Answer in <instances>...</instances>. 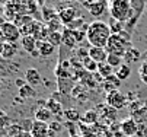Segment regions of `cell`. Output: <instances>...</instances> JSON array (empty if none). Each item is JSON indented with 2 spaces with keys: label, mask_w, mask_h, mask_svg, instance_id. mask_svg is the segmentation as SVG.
I'll return each mask as SVG.
<instances>
[{
  "label": "cell",
  "mask_w": 147,
  "mask_h": 137,
  "mask_svg": "<svg viewBox=\"0 0 147 137\" xmlns=\"http://www.w3.org/2000/svg\"><path fill=\"white\" fill-rule=\"evenodd\" d=\"M31 134H32V137H48L50 136V124L34 120Z\"/></svg>",
  "instance_id": "cell-10"
},
{
  "label": "cell",
  "mask_w": 147,
  "mask_h": 137,
  "mask_svg": "<svg viewBox=\"0 0 147 137\" xmlns=\"http://www.w3.org/2000/svg\"><path fill=\"white\" fill-rule=\"evenodd\" d=\"M89 57L92 58L93 61H96L98 64L107 61L108 58V53L105 48H99V47H90L89 48Z\"/></svg>",
  "instance_id": "cell-12"
},
{
  "label": "cell",
  "mask_w": 147,
  "mask_h": 137,
  "mask_svg": "<svg viewBox=\"0 0 147 137\" xmlns=\"http://www.w3.org/2000/svg\"><path fill=\"white\" fill-rule=\"evenodd\" d=\"M61 34H63V45H64L67 50H74L76 45H77V43H76L74 36H73V31L64 28V29L61 31Z\"/></svg>",
  "instance_id": "cell-16"
},
{
  "label": "cell",
  "mask_w": 147,
  "mask_h": 137,
  "mask_svg": "<svg viewBox=\"0 0 147 137\" xmlns=\"http://www.w3.org/2000/svg\"><path fill=\"white\" fill-rule=\"evenodd\" d=\"M70 137H82V136H79V134H74V136H70Z\"/></svg>",
  "instance_id": "cell-48"
},
{
  "label": "cell",
  "mask_w": 147,
  "mask_h": 137,
  "mask_svg": "<svg viewBox=\"0 0 147 137\" xmlns=\"http://www.w3.org/2000/svg\"><path fill=\"white\" fill-rule=\"evenodd\" d=\"M25 80L31 86H38L42 82V77H41V73L38 69H28L25 72Z\"/></svg>",
  "instance_id": "cell-15"
},
{
  "label": "cell",
  "mask_w": 147,
  "mask_h": 137,
  "mask_svg": "<svg viewBox=\"0 0 147 137\" xmlns=\"http://www.w3.org/2000/svg\"><path fill=\"white\" fill-rule=\"evenodd\" d=\"M36 40L32 36V35H26V36H22L20 38V45H22V48L26 51V53H29L32 57H36V55H39V53H38V50H36Z\"/></svg>",
  "instance_id": "cell-9"
},
{
  "label": "cell",
  "mask_w": 147,
  "mask_h": 137,
  "mask_svg": "<svg viewBox=\"0 0 147 137\" xmlns=\"http://www.w3.org/2000/svg\"><path fill=\"white\" fill-rule=\"evenodd\" d=\"M86 24H85V18H77V19H74L73 22H70L69 25H66L64 28H67V29H70V31H77V29H80V28H83Z\"/></svg>",
  "instance_id": "cell-36"
},
{
  "label": "cell",
  "mask_w": 147,
  "mask_h": 137,
  "mask_svg": "<svg viewBox=\"0 0 147 137\" xmlns=\"http://www.w3.org/2000/svg\"><path fill=\"white\" fill-rule=\"evenodd\" d=\"M51 118H53V114L45 107H41V108H38L35 111V120L36 121H42V123H48L50 124Z\"/></svg>",
  "instance_id": "cell-21"
},
{
  "label": "cell",
  "mask_w": 147,
  "mask_h": 137,
  "mask_svg": "<svg viewBox=\"0 0 147 137\" xmlns=\"http://www.w3.org/2000/svg\"><path fill=\"white\" fill-rule=\"evenodd\" d=\"M36 50H38V53H39L41 57H50V55L54 54L55 47L51 45L48 41H38L36 43Z\"/></svg>",
  "instance_id": "cell-18"
},
{
  "label": "cell",
  "mask_w": 147,
  "mask_h": 137,
  "mask_svg": "<svg viewBox=\"0 0 147 137\" xmlns=\"http://www.w3.org/2000/svg\"><path fill=\"white\" fill-rule=\"evenodd\" d=\"M15 54H16V44L5 43L3 53H2V58H5V60H10V58L15 57Z\"/></svg>",
  "instance_id": "cell-26"
},
{
  "label": "cell",
  "mask_w": 147,
  "mask_h": 137,
  "mask_svg": "<svg viewBox=\"0 0 147 137\" xmlns=\"http://www.w3.org/2000/svg\"><path fill=\"white\" fill-rule=\"evenodd\" d=\"M24 137H32V134H31V133H25Z\"/></svg>",
  "instance_id": "cell-46"
},
{
  "label": "cell",
  "mask_w": 147,
  "mask_h": 137,
  "mask_svg": "<svg viewBox=\"0 0 147 137\" xmlns=\"http://www.w3.org/2000/svg\"><path fill=\"white\" fill-rule=\"evenodd\" d=\"M107 105H109L114 109L119 111V109L127 108L130 105V101H128V98L124 93H121L119 90H114V92L107 95Z\"/></svg>",
  "instance_id": "cell-4"
},
{
  "label": "cell",
  "mask_w": 147,
  "mask_h": 137,
  "mask_svg": "<svg viewBox=\"0 0 147 137\" xmlns=\"http://www.w3.org/2000/svg\"><path fill=\"white\" fill-rule=\"evenodd\" d=\"M0 29H2V32H3V35L6 38V43L16 44L18 41H20V38H22V35H20V29L12 21H6Z\"/></svg>",
  "instance_id": "cell-5"
},
{
  "label": "cell",
  "mask_w": 147,
  "mask_h": 137,
  "mask_svg": "<svg viewBox=\"0 0 147 137\" xmlns=\"http://www.w3.org/2000/svg\"><path fill=\"white\" fill-rule=\"evenodd\" d=\"M111 35H112V32H111L108 24H105L102 21H95V22L89 24L86 40L89 41L90 47L105 48L107 44H108V41H109Z\"/></svg>",
  "instance_id": "cell-1"
},
{
  "label": "cell",
  "mask_w": 147,
  "mask_h": 137,
  "mask_svg": "<svg viewBox=\"0 0 147 137\" xmlns=\"http://www.w3.org/2000/svg\"><path fill=\"white\" fill-rule=\"evenodd\" d=\"M45 108H48V111L53 114V115H55V117H58V120H61L60 117L64 114V111H63V105H61V102L60 101H57V99H54V98H48V99L45 101Z\"/></svg>",
  "instance_id": "cell-13"
},
{
  "label": "cell",
  "mask_w": 147,
  "mask_h": 137,
  "mask_svg": "<svg viewBox=\"0 0 147 137\" xmlns=\"http://www.w3.org/2000/svg\"><path fill=\"white\" fill-rule=\"evenodd\" d=\"M57 82H58V89H60V93H71V90H73V88H74V85L71 83V80H70V77L69 79H57Z\"/></svg>",
  "instance_id": "cell-24"
},
{
  "label": "cell",
  "mask_w": 147,
  "mask_h": 137,
  "mask_svg": "<svg viewBox=\"0 0 147 137\" xmlns=\"http://www.w3.org/2000/svg\"><path fill=\"white\" fill-rule=\"evenodd\" d=\"M0 43H6V38H5V35H3V32H2V29H0Z\"/></svg>",
  "instance_id": "cell-42"
},
{
  "label": "cell",
  "mask_w": 147,
  "mask_h": 137,
  "mask_svg": "<svg viewBox=\"0 0 147 137\" xmlns=\"http://www.w3.org/2000/svg\"><path fill=\"white\" fill-rule=\"evenodd\" d=\"M138 76H140V79L141 82H144L147 85V61H143L140 69H138Z\"/></svg>",
  "instance_id": "cell-38"
},
{
  "label": "cell",
  "mask_w": 147,
  "mask_h": 137,
  "mask_svg": "<svg viewBox=\"0 0 147 137\" xmlns=\"http://www.w3.org/2000/svg\"><path fill=\"white\" fill-rule=\"evenodd\" d=\"M98 73L103 77V79H107V77H109V76L115 74L114 67H111L107 61H103V63H100V64L98 66Z\"/></svg>",
  "instance_id": "cell-27"
},
{
  "label": "cell",
  "mask_w": 147,
  "mask_h": 137,
  "mask_svg": "<svg viewBox=\"0 0 147 137\" xmlns=\"http://www.w3.org/2000/svg\"><path fill=\"white\" fill-rule=\"evenodd\" d=\"M61 3H67V2H73V0H60Z\"/></svg>",
  "instance_id": "cell-47"
},
{
  "label": "cell",
  "mask_w": 147,
  "mask_h": 137,
  "mask_svg": "<svg viewBox=\"0 0 147 137\" xmlns=\"http://www.w3.org/2000/svg\"><path fill=\"white\" fill-rule=\"evenodd\" d=\"M131 47V38H130V32L124 31L121 32L119 35H111L109 41L107 44V47H105V50H107L108 54H115V55H119L124 58L125 53H127V50Z\"/></svg>",
  "instance_id": "cell-2"
},
{
  "label": "cell",
  "mask_w": 147,
  "mask_h": 137,
  "mask_svg": "<svg viewBox=\"0 0 147 137\" xmlns=\"http://www.w3.org/2000/svg\"><path fill=\"white\" fill-rule=\"evenodd\" d=\"M61 130H63V126H61L58 121H51V123H50V131H51V133L57 134V133H60Z\"/></svg>",
  "instance_id": "cell-39"
},
{
  "label": "cell",
  "mask_w": 147,
  "mask_h": 137,
  "mask_svg": "<svg viewBox=\"0 0 147 137\" xmlns=\"http://www.w3.org/2000/svg\"><path fill=\"white\" fill-rule=\"evenodd\" d=\"M98 117H99V114L96 112V109H88L85 114L82 115L80 123L86 124V126H95L98 123Z\"/></svg>",
  "instance_id": "cell-20"
},
{
  "label": "cell",
  "mask_w": 147,
  "mask_h": 137,
  "mask_svg": "<svg viewBox=\"0 0 147 137\" xmlns=\"http://www.w3.org/2000/svg\"><path fill=\"white\" fill-rule=\"evenodd\" d=\"M121 133L127 137H134L138 133V123L133 118V117H128L121 121Z\"/></svg>",
  "instance_id": "cell-6"
},
{
  "label": "cell",
  "mask_w": 147,
  "mask_h": 137,
  "mask_svg": "<svg viewBox=\"0 0 147 137\" xmlns=\"http://www.w3.org/2000/svg\"><path fill=\"white\" fill-rule=\"evenodd\" d=\"M50 35L47 24H42L41 21H34V29H32V36L36 41H47Z\"/></svg>",
  "instance_id": "cell-7"
},
{
  "label": "cell",
  "mask_w": 147,
  "mask_h": 137,
  "mask_svg": "<svg viewBox=\"0 0 147 137\" xmlns=\"http://www.w3.org/2000/svg\"><path fill=\"white\" fill-rule=\"evenodd\" d=\"M108 25H109V29H111V32H112L114 35H119L121 32L125 31V22L117 21V19H114V18L109 19Z\"/></svg>",
  "instance_id": "cell-22"
},
{
  "label": "cell",
  "mask_w": 147,
  "mask_h": 137,
  "mask_svg": "<svg viewBox=\"0 0 147 137\" xmlns=\"http://www.w3.org/2000/svg\"><path fill=\"white\" fill-rule=\"evenodd\" d=\"M82 66L85 67L86 72H89V73L93 74V73L98 72V66H99V64H98L96 61H93L90 57H86V58H83V60H82Z\"/></svg>",
  "instance_id": "cell-29"
},
{
  "label": "cell",
  "mask_w": 147,
  "mask_h": 137,
  "mask_svg": "<svg viewBox=\"0 0 147 137\" xmlns=\"http://www.w3.org/2000/svg\"><path fill=\"white\" fill-rule=\"evenodd\" d=\"M41 12H42V19L45 21V24H48L50 21H53L54 18L58 16V12H57L55 9H53V7H47V6H44Z\"/></svg>",
  "instance_id": "cell-34"
},
{
  "label": "cell",
  "mask_w": 147,
  "mask_h": 137,
  "mask_svg": "<svg viewBox=\"0 0 147 137\" xmlns=\"http://www.w3.org/2000/svg\"><path fill=\"white\" fill-rule=\"evenodd\" d=\"M96 112L99 114V117H102V118H105L107 120V117H109V121H115L117 120V109H114L112 107H109V105H103V104H100V105H98V108H96Z\"/></svg>",
  "instance_id": "cell-14"
},
{
  "label": "cell",
  "mask_w": 147,
  "mask_h": 137,
  "mask_svg": "<svg viewBox=\"0 0 147 137\" xmlns=\"http://www.w3.org/2000/svg\"><path fill=\"white\" fill-rule=\"evenodd\" d=\"M130 74H131V67H130L128 64H121V66L118 67V70L115 72V76L118 77L121 82L125 80V79H128Z\"/></svg>",
  "instance_id": "cell-28"
},
{
  "label": "cell",
  "mask_w": 147,
  "mask_h": 137,
  "mask_svg": "<svg viewBox=\"0 0 147 137\" xmlns=\"http://www.w3.org/2000/svg\"><path fill=\"white\" fill-rule=\"evenodd\" d=\"M45 2H47V0H35V3H38L39 6H42V7H44V5H45Z\"/></svg>",
  "instance_id": "cell-43"
},
{
  "label": "cell",
  "mask_w": 147,
  "mask_h": 137,
  "mask_svg": "<svg viewBox=\"0 0 147 137\" xmlns=\"http://www.w3.org/2000/svg\"><path fill=\"white\" fill-rule=\"evenodd\" d=\"M77 2H79V3H80L83 7H85L86 10H88V7H89V6H90L93 2H95V0H77Z\"/></svg>",
  "instance_id": "cell-40"
},
{
  "label": "cell",
  "mask_w": 147,
  "mask_h": 137,
  "mask_svg": "<svg viewBox=\"0 0 147 137\" xmlns=\"http://www.w3.org/2000/svg\"><path fill=\"white\" fill-rule=\"evenodd\" d=\"M15 83H16L18 89H20V88H22V86H25V85H26L24 79H16V80H15Z\"/></svg>",
  "instance_id": "cell-41"
},
{
  "label": "cell",
  "mask_w": 147,
  "mask_h": 137,
  "mask_svg": "<svg viewBox=\"0 0 147 137\" xmlns=\"http://www.w3.org/2000/svg\"><path fill=\"white\" fill-rule=\"evenodd\" d=\"M47 26H48V31H50V32H61L63 29H64V25H63V22L60 21L58 16L54 18L53 21H50V22L47 24Z\"/></svg>",
  "instance_id": "cell-32"
},
{
  "label": "cell",
  "mask_w": 147,
  "mask_h": 137,
  "mask_svg": "<svg viewBox=\"0 0 147 137\" xmlns=\"http://www.w3.org/2000/svg\"><path fill=\"white\" fill-rule=\"evenodd\" d=\"M3 47H5V44L0 43V57H2V53H3Z\"/></svg>",
  "instance_id": "cell-45"
},
{
  "label": "cell",
  "mask_w": 147,
  "mask_h": 137,
  "mask_svg": "<svg viewBox=\"0 0 147 137\" xmlns=\"http://www.w3.org/2000/svg\"><path fill=\"white\" fill-rule=\"evenodd\" d=\"M0 90H2V85H0Z\"/></svg>",
  "instance_id": "cell-49"
},
{
  "label": "cell",
  "mask_w": 147,
  "mask_h": 137,
  "mask_svg": "<svg viewBox=\"0 0 147 137\" xmlns=\"http://www.w3.org/2000/svg\"><path fill=\"white\" fill-rule=\"evenodd\" d=\"M119 86H121V80L118 79L115 74L107 77V79L103 80V89L107 90V93H111V92H114V90H118Z\"/></svg>",
  "instance_id": "cell-17"
},
{
  "label": "cell",
  "mask_w": 147,
  "mask_h": 137,
  "mask_svg": "<svg viewBox=\"0 0 147 137\" xmlns=\"http://www.w3.org/2000/svg\"><path fill=\"white\" fill-rule=\"evenodd\" d=\"M144 3H146V0H130V5H131V9L134 12L136 16L140 18L143 9H144Z\"/></svg>",
  "instance_id": "cell-35"
},
{
  "label": "cell",
  "mask_w": 147,
  "mask_h": 137,
  "mask_svg": "<svg viewBox=\"0 0 147 137\" xmlns=\"http://www.w3.org/2000/svg\"><path fill=\"white\" fill-rule=\"evenodd\" d=\"M35 95H36V92H35L34 86H31V85H28V83L19 89V96H20V99H26V98H34Z\"/></svg>",
  "instance_id": "cell-30"
},
{
  "label": "cell",
  "mask_w": 147,
  "mask_h": 137,
  "mask_svg": "<svg viewBox=\"0 0 147 137\" xmlns=\"http://www.w3.org/2000/svg\"><path fill=\"white\" fill-rule=\"evenodd\" d=\"M107 7H108V2H107V0H95V2L88 7V12L92 16H95V18H100L105 13Z\"/></svg>",
  "instance_id": "cell-11"
},
{
  "label": "cell",
  "mask_w": 147,
  "mask_h": 137,
  "mask_svg": "<svg viewBox=\"0 0 147 137\" xmlns=\"http://www.w3.org/2000/svg\"><path fill=\"white\" fill-rule=\"evenodd\" d=\"M64 118L67 120V123H80V120H82V115H80V112L77 111V109H74V108H69V109H66L64 111Z\"/></svg>",
  "instance_id": "cell-23"
},
{
  "label": "cell",
  "mask_w": 147,
  "mask_h": 137,
  "mask_svg": "<svg viewBox=\"0 0 147 137\" xmlns=\"http://www.w3.org/2000/svg\"><path fill=\"white\" fill-rule=\"evenodd\" d=\"M108 9L111 12V18L121 22H127L134 16L128 0H108Z\"/></svg>",
  "instance_id": "cell-3"
},
{
  "label": "cell",
  "mask_w": 147,
  "mask_h": 137,
  "mask_svg": "<svg viewBox=\"0 0 147 137\" xmlns=\"http://www.w3.org/2000/svg\"><path fill=\"white\" fill-rule=\"evenodd\" d=\"M141 58H143V60H144V61H147V50H146V51L143 53V55H141Z\"/></svg>",
  "instance_id": "cell-44"
},
{
  "label": "cell",
  "mask_w": 147,
  "mask_h": 137,
  "mask_svg": "<svg viewBox=\"0 0 147 137\" xmlns=\"http://www.w3.org/2000/svg\"><path fill=\"white\" fill-rule=\"evenodd\" d=\"M3 133L6 134V137H24V134H25L26 131L24 130V127L20 126V124L13 123V124H10Z\"/></svg>",
  "instance_id": "cell-19"
},
{
  "label": "cell",
  "mask_w": 147,
  "mask_h": 137,
  "mask_svg": "<svg viewBox=\"0 0 147 137\" xmlns=\"http://www.w3.org/2000/svg\"><path fill=\"white\" fill-rule=\"evenodd\" d=\"M141 55H143V54H141L137 48L130 47V48L127 50V53H125V55H124V60L131 61V63H136V61H138L140 58H141Z\"/></svg>",
  "instance_id": "cell-25"
},
{
  "label": "cell",
  "mask_w": 147,
  "mask_h": 137,
  "mask_svg": "<svg viewBox=\"0 0 147 137\" xmlns=\"http://www.w3.org/2000/svg\"><path fill=\"white\" fill-rule=\"evenodd\" d=\"M124 61V58L119 57V55H115V54H108V58H107V63L111 66V67H119Z\"/></svg>",
  "instance_id": "cell-37"
},
{
  "label": "cell",
  "mask_w": 147,
  "mask_h": 137,
  "mask_svg": "<svg viewBox=\"0 0 147 137\" xmlns=\"http://www.w3.org/2000/svg\"><path fill=\"white\" fill-rule=\"evenodd\" d=\"M134 137H137V136H134Z\"/></svg>",
  "instance_id": "cell-50"
},
{
  "label": "cell",
  "mask_w": 147,
  "mask_h": 137,
  "mask_svg": "<svg viewBox=\"0 0 147 137\" xmlns=\"http://www.w3.org/2000/svg\"><path fill=\"white\" fill-rule=\"evenodd\" d=\"M58 18H60V21L63 22V25H69L70 22H73L74 19H77V18H80L79 16V12H77V9H74V7H64V9H61V10H58Z\"/></svg>",
  "instance_id": "cell-8"
},
{
  "label": "cell",
  "mask_w": 147,
  "mask_h": 137,
  "mask_svg": "<svg viewBox=\"0 0 147 137\" xmlns=\"http://www.w3.org/2000/svg\"><path fill=\"white\" fill-rule=\"evenodd\" d=\"M47 41L57 48V47L63 45V34H61V32H50Z\"/></svg>",
  "instance_id": "cell-31"
},
{
  "label": "cell",
  "mask_w": 147,
  "mask_h": 137,
  "mask_svg": "<svg viewBox=\"0 0 147 137\" xmlns=\"http://www.w3.org/2000/svg\"><path fill=\"white\" fill-rule=\"evenodd\" d=\"M10 124H13L12 120H10V115L6 111L0 109V131H5Z\"/></svg>",
  "instance_id": "cell-33"
}]
</instances>
